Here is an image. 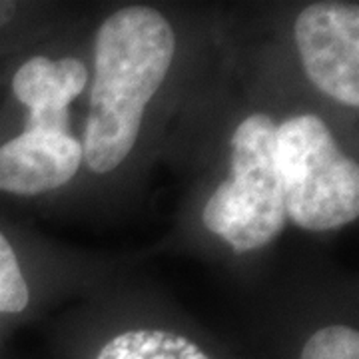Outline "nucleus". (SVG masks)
<instances>
[{
	"label": "nucleus",
	"instance_id": "f257e3e1",
	"mask_svg": "<svg viewBox=\"0 0 359 359\" xmlns=\"http://www.w3.org/2000/svg\"><path fill=\"white\" fill-rule=\"evenodd\" d=\"M176 36L148 6L120 8L104 20L94 44V82L82 160L96 174L118 168L140 136L142 116L174 60Z\"/></svg>",
	"mask_w": 359,
	"mask_h": 359
},
{
	"label": "nucleus",
	"instance_id": "f03ea898",
	"mask_svg": "<svg viewBox=\"0 0 359 359\" xmlns=\"http://www.w3.org/2000/svg\"><path fill=\"white\" fill-rule=\"evenodd\" d=\"M276 166L295 226L327 231L358 219L359 168L321 118L294 116L276 128Z\"/></svg>",
	"mask_w": 359,
	"mask_h": 359
},
{
	"label": "nucleus",
	"instance_id": "7ed1b4c3",
	"mask_svg": "<svg viewBox=\"0 0 359 359\" xmlns=\"http://www.w3.org/2000/svg\"><path fill=\"white\" fill-rule=\"evenodd\" d=\"M276 128L268 114L245 118L231 136L230 178L205 202V228L228 242L236 254L268 245L287 222L276 166Z\"/></svg>",
	"mask_w": 359,
	"mask_h": 359
},
{
	"label": "nucleus",
	"instance_id": "20e7f679",
	"mask_svg": "<svg viewBox=\"0 0 359 359\" xmlns=\"http://www.w3.org/2000/svg\"><path fill=\"white\" fill-rule=\"evenodd\" d=\"M295 44L316 88L346 106H359L358 4L318 2L304 8L294 26Z\"/></svg>",
	"mask_w": 359,
	"mask_h": 359
},
{
	"label": "nucleus",
	"instance_id": "39448f33",
	"mask_svg": "<svg viewBox=\"0 0 359 359\" xmlns=\"http://www.w3.org/2000/svg\"><path fill=\"white\" fill-rule=\"evenodd\" d=\"M82 146L70 134L22 130L0 142V192L39 196L74 178Z\"/></svg>",
	"mask_w": 359,
	"mask_h": 359
},
{
	"label": "nucleus",
	"instance_id": "423d86ee",
	"mask_svg": "<svg viewBox=\"0 0 359 359\" xmlns=\"http://www.w3.org/2000/svg\"><path fill=\"white\" fill-rule=\"evenodd\" d=\"M88 82L86 66L76 58L50 60L32 56L16 68L11 80L13 96L28 108L25 130L68 134V106Z\"/></svg>",
	"mask_w": 359,
	"mask_h": 359
},
{
	"label": "nucleus",
	"instance_id": "0eeeda50",
	"mask_svg": "<svg viewBox=\"0 0 359 359\" xmlns=\"http://www.w3.org/2000/svg\"><path fill=\"white\" fill-rule=\"evenodd\" d=\"M96 359H212L198 344L166 330H132L112 337Z\"/></svg>",
	"mask_w": 359,
	"mask_h": 359
},
{
	"label": "nucleus",
	"instance_id": "6e6552de",
	"mask_svg": "<svg viewBox=\"0 0 359 359\" xmlns=\"http://www.w3.org/2000/svg\"><path fill=\"white\" fill-rule=\"evenodd\" d=\"M30 302V290L14 245L0 230V316L22 313Z\"/></svg>",
	"mask_w": 359,
	"mask_h": 359
},
{
	"label": "nucleus",
	"instance_id": "1a4fd4ad",
	"mask_svg": "<svg viewBox=\"0 0 359 359\" xmlns=\"http://www.w3.org/2000/svg\"><path fill=\"white\" fill-rule=\"evenodd\" d=\"M299 359H359L358 330L347 325L321 327L306 341Z\"/></svg>",
	"mask_w": 359,
	"mask_h": 359
},
{
	"label": "nucleus",
	"instance_id": "9d476101",
	"mask_svg": "<svg viewBox=\"0 0 359 359\" xmlns=\"http://www.w3.org/2000/svg\"><path fill=\"white\" fill-rule=\"evenodd\" d=\"M14 14H16V4H13V2H0V28L11 25Z\"/></svg>",
	"mask_w": 359,
	"mask_h": 359
}]
</instances>
